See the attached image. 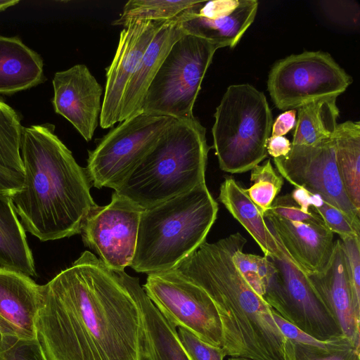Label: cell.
<instances>
[{
	"mask_svg": "<svg viewBox=\"0 0 360 360\" xmlns=\"http://www.w3.org/2000/svg\"><path fill=\"white\" fill-rule=\"evenodd\" d=\"M138 281L86 250L42 285L35 329L47 360H141Z\"/></svg>",
	"mask_w": 360,
	"mask_h": 360,
	"instance_id": "obj_1",
	"label": "cell"
},
{
	"mask_svg": "<svg viewBox=\"0 0 360 360\" xmlns=\"http://www.w3.org/2000/svg\"><path fill=\"white\" fill-rule=\"evenodd\" d=\"M55 129L51 123L22 127V187L11 197L25 231L41 241L80 233L96 205L85 168L77 164Z\"/></svg>",
	"mask_w": 360,
	"mask_h": 360,
	"instance_id": "obj_2",
	"label": "cell"
},
{
	"mask_svg": "<svg viewBox=\"0 0 360 360\" xmlns=\"http://www.w3.org/2000/svg\"><path fill=\"white\" fill-rule=\"evenodd\" d=\"M247 243L239 232L214 243L205 241L174 269L204 290L221 323L226 356L253 360H284L283 336L272 308L257 294L236 266L233 256Z\"/></svg>",
	"mask_w": 360,
	"mask_h": 360,
	"instance_id": "obj_3",
	"label": "cell"
},
{
	"mask_svg": "<svg viewBox=\"0 0 360 360\" xmlns=\"http://www.w3.org/2000/svg\"><path fill=\"white\" fill-rule=\"evenodd\" d=\"M205 135L195 117L174 119L115 192L146 210L205 184Z\"/></svg>",
	"mask_w": 360,
	"mask_h": 360,
	"instance_id": "obj_4",
	"label": "cell"
},
{
	"mask_svg": "<svg viewBox=\"0 0 360 360\" xmlns=\"http://www.w3.org/2000/svg\"><path fill=\"white\" fill-rule=\"evenodd\" d=\"M218 210L205 183L143 210L130 267L148 275L174 269L206 241Z\"/></svg>",
	"mask_w": 360,
	"mask_h": 360,
	"instance_id": "obj_5",
	"label": "cell"
},
{
	"mask_svg": "<svg viewBox=\"0 0 360 360\" xmlns=\"http://www.w3.org/2000/svg\"><path fill=\"white\" fill-rule=\"evenodd\" d=\"M214 116L213 146L221 170L244 173L267 157L273 116L262 91L249 84L229 86Z\"/></svg>",
	"mask_w": 360,
	"mask_h": 360,
	"instance_id": "obj_6",
	"label": "cell"
},
{
	"mask_svg": "<svg viewBox=\"0 0 360 360\" xmlns=\"http://www.w3.org/2000/svg\"><path fill=\"white\" fill-rule=\"evenodd\" d=\"M215 44L184 34L172 46L144 96L141 113L176 120L194 117L193 109Z\"/></svg>",
	"mask_w": 360,
	"mask_h": 360,
	"instance_id": "obj_7",
	"label": "cell"
},
{
	"mask_svg": "<svg viewBox=\"0 0 360 360\" xmlns=\"http://www.w3.org/2000/svg\"><path fill=\"white\" fill-rule=\"evenodd\" d=\"M174 120L139 113L119 122L89 151L85 170L91 185L115 190Z\"/></svg>",
	"mask_w": 360,
	"mask_h": 360,
	"instance_id": "obj_8",
	"label": "cell"
},
{
	"mask_svg": "<svg viewBox=\"0 0 360 360\" xmlns=\"http://www.w3.org/2000/svg\"><path fill=\"white\" fill-rule=\"evenodd\" d=\"M275 237L281 253L278 257H268L274 266V273L264 300L285 320L319 340L326 341L344 335L339 323L311 285L307 274Z\"/></svg>",
	"mask_w": 360,
	"mask_h": 360,
	"instance_id": "obj_9",
	"label": "cell"
},
{
	"mask_svg": "<svg viewBox=\"0 0 360 360\" xmlns=\"http://www.w3.org/2000/svg\"><path fill=\"white\" fill-rule=\"evenodd\" d=\"M352 82L351 76L329 53L304 51L276 63L267 88L274 105L286 111L321 98L338 97Z\"/></svg>",
	"mask_w": 360,
	"mask_h": 360,
	"instance_id": "obj_10",
	"label": "cell"
},
{
	"mask_svg": "<svg viewBox=\"0 0 360 360\" xmlns=\"http://www.w3.org/2000/svg\"><path fill=\"white\" fill-rule=\"evenodd\" d=\"M142 288L176 328H184L204 342L222 347L223 333L217 307L200 287L171 270L148 274Z\"/></svg>",
	"mask_w": 360,
	"mask_h": 360,
	"instance_id": "obj_11",
	"label": "cell"
},
{
	"mask_svg": "<svg viewBox=\"0 0 360 360\" xmlns=\"http://www.w3.org/2000/svg\"><path fill=\"white\" fill-rule=\"evenodd\" d=\"M333 138L316 146L291 145L288 155L274 158V162L283 179L295 187L319 194L360 233V212L350 202L341 181Z\"/></svg>",
	"mask_w": 360,
	"mask_h": 360,
	"instance_id": "obj_12",
	"label": "cell"
},
{
	"mask_svg": "<svg viewBox=\"0 0 360 360\" xmlns=\"http://www.w3.org/2000/svg\"><path fill=\"white\" fill-rule=\"evenodd\" d=\"M143 210L114 192L108 205L96 204L84 219L80 232L84 245L94 250L108 268L124 271L130 266L135 255Z\"/></svg>",
	"mask_w": 360,
	"mask_h": 360,
	"instance_id": "obj_13",
	"label": "cell"
},
{
	"mask_svg": "<svg viewBox=\"0 0 360 360\" xmlns=\"http://www.w3.org/2000/svg\"><path fill=\"white\" fill-rule=\"evenodd\" d=\"M257 9V0L197 1L176 19L185 34L219 49L233 48L255 20Z\"/></svg>",
	"mask_w": 360,
	"mask_h": 360,
	"instance_id": "obj_14",
	"label": "cell"
},
{
	"mask_svg": "<svg viewBox=\"0 0 360 360\" xmlns=\"http://www.w3.org/2000/svg\"><path fill=\"white\" fill-rule=\"evenodd\" d=\"M167 21L133 20L123 27L115 56L107 68L99 118V124L103 129L112 127L119 122L122 101L127 84L153 37Z\"/></svg>",
	"mask_w": 360,
	"mask_h": 360,
	"instance_id": "obj_15",
	"label": "cell"
},
{
	"mask_svg": "<svg viewBox=\"0 0 360 360\" xmlns=\"http://www.w3.org/2000/svg\"><path fill=\"white\" fill-rule=\"evenodd\" d=\"M52 84L56 113L68 120L86 141H91L102 110L101 84L84 64L56 72Z\"/></svg>",
	"mask_w": 360,
	"mask_h": 360,
	"instance_id": "obj_16",
	"label": "cell"
},
{
	"mask_svg": "<svg viewBox=\"0 0 360 360\" xmlns=\"http://www.w3.org/2000/svg\"><path fill=\"white\" fill-rule=\"evenodd\" d=\"M263 215L268 227L307 274H320L326 269L335 243L327 226L292 221L268 212Z\"/></svg>",
	"mask_w": 360,
	"mask_h": 360,
	"instance_id": "obj_17",
	"label": "cell"
},
{
	"mask_svg": "<svg viewBox=\"0 0 360 360\" xmlns=\"http://www.w3.org/2000/svg\"><path fill=\"white\" fill-rule=\"evenodd\" d=\"M41 288L30 276L0 266V328L6 336L37 338Z\"/></svg>",
	"mask_w": 360,
	"mask_h": 360,
	"instance_id": "obj_18",
	"label": "cell"
},
{
	"mask_svg": "<svg viewBox=\"0 0 360 360\" xmlns=\"http://www.w3.org/2000/svg\"><path fill=\"white\" fill-rule=\"evenodd\" d=\"M309 281L339 323L345 336L360 345V304L355 301L340 239L332 257L320 274H307Z\"/></svg>",
	"mask_w": 360,
	"mask_h": 360,
	"instance_id": "obj_19",
	"label": "cell"
},
{
	"mask_svg": "<svg viewBox=\"0 0 360 360\" xmlns=\"http://www.w3.org/2000/svg\"><path fill=\"white\" fill-rule=\"evenodd\" d=\"M184 34L176 18L165 22L156 33L127 84L119 122L141 113L151 82L173 44Z\"/></svg>",
	"mask_w": 360,
	"mask_h": 360,
	"instance_id": "obj_20",
	"label": "cell"
},
{
	"mask_svg": "<svg viewBox=\"0 0 360 360\" xmlns=\"http://www.w3.org/2000/svg\"><path fill=\"white\" fill-rule=\"evenodd\" d=\"M142 323L141 360H192L176 327L158 309L138 281L134 289Z\"/></svg>",
	"mask_w": 360,
	"mask_h": 360,
	"instance_id": "obj_21",
	"label": "cell"
},
{
	"mask_svg": "<svg viewBox=\"0 0 360 360\" xmlns=\"http://www.w3.org/2000/svg\"><path fill=\"white\" fill-rule=\"evenodd\" d=\"M45 80L41 56L18 37L0 35V94L11 95Z\"/></svg>",
	"mask_w": 360,
	"mask_h": 360,
	"instance_id": "obj_22",
	"label": "cell"
},
{
	"mask_svg": "<svg viewBox=\"0 0 360 360\" xmlns=\"http://www.w3.org/2000/svg\"><path fill=\"white\" fill-rule=\"evenodd\" d=\"M218 198L256 241L264 256L274 257L281 255L279 243L268 227L262 212L245 188L233 178H226L220 186Z\"/></svg>",
	"mask_w": 360,
	"mask_h": 360,
	"instance_id": "obj_23",
	"label": "cell"
},
{
	"mask_svg": "<svg viewBox=\"0 0 360 360\" xmlns=\"http://www.w3.org/2000/svg\"><path fill=\"white\" fill-rule=\"evenodd\" d=\"M0 266L29 276H37L25 231L17 217L11 197L0 194Z\"/></svg>",
	"mask_w": 360,
	"mask_h": 360,
	"instance_id": "obj_24",
	"label": "cell"
},
{
	"mask_svg": "<svg viewBox=\"0 0 360 360\" xmlns=\"http://www.w3.org/2000/svg\"><path fill=\"white\" fill-rule=\"evenodd\" d=\"M337 98H321L297 108L291 145L316 146L334 137L340 114Z\"/></svg>",
	"mask_w": 360,
	"mask_h": 360,
	"instance_id": "obj_25",
	"label": "cell"
},
{
	"mask_svg": "<svg viewBox=\"0 0 360 360\" xmlns=\"http://www.w3.org/2000/svg\"><path fill=\"white\" fill-rule=\"evenodd\" d=\"M333 139L341 181L350 202L360 212V122L338 124Z\"/></svg>",
	"mask_w": 360,
	"mask_h": 360,
	"instance_id": "obj_26",
	"label": "cell"
},
{
	"mask_svg": "<svg viewBox=\"0 0 360 360\" xmlns=\"http://www.w3.org/2000/svg\"><path fill=\"white\" fill-rule=\"evenodd\" d=\"M359 347L345 335L326 340L322 345L302 344L286 338L284 360H359Z\"/></svg>",
	"mask_w": 360,
	"mask_h": 360,
	"instance_id": "obj_27",
	"label": "cell"
},
{
	"mask_svg": "<svg viewBox=\"0 0 360 360\" xmlns=\"http://www.w3.org/2000/svg\"><path fill=\"white\" fill-rule=\"evenodd\" d=\"M196 2L193 0H130L112 25L124 27L133 20H170Z\"/></svg>",
	"mask_w": 360,
	"mask_h": 360,
	"instance_id": "obj_28",
	"label": "cell"
},
{
	"mask_svg": "<svg viewBox=\"0 0 360 360\" xmlns=\"http://www.w3.org/2000/svg\"><path fill=\"white\" fill-rule=\"evenodd\" d=\"M21 119L17 111L0 98V165L23 174Z\"/></svg>",
	"mask_w": 360,
	"mask_h": 360,
	"instance_id": "obj_29",
	"label": "cell"
},
{
	"mask_svg": "<svg viewBox=\"0 0 360 360\" xmlns=\"http://www.w3.org/2000/svg\"><path fill=\"white\" fill-rule=\"evenodd\" d=\"M292 198L305 212L314 211L321 216L326 226L340 237L359 235L345 215L337 207L326 201L319 194L303 187H295L290 193Z\"/></svg>",
	"mask_w": 360,
	"mask_h": 360,
	"instance_id": "obj_30",
	"label": "cell"
},
{
	"mask_svg": "<svg viewBox=\"0 0 360 360\" xmlns=\"http://www.w3.org/2000/svg\"><path fill=\"white\" fill-rule=\"evenodd\" d=\"M250 171V181L252 184L245 190L264 214L281 191L284 179L276 172L270 160L255 166Z\"/></svg>",
	"mask_w": 360,
	"mask_h": 360,
	"instance_id": "obj_31",
	"label": "cell"
},
{
	"mask_svg": "<svg viewBox=\"0 0 360 360\" xmlns=\"http://www.w3.org/2000/svg\"><path fill=\"white\" fill-rule=\"evenodd\" d=\"M238 249L233 256V262L243 278L259 296H264L274 273V266L266 256L243 252Z\"/></svg>",
	"mask_w": 360,
	"mask_h": 360,
	"instance_id": "obj_32",
	"label": "cell"
},
{
	"mask_svg": "<svg viewBox=\"0 0 360 360\" xmlns=\"http://www.w3.org/2000/svg\"><path fill=\"white\" fill-rule=\"evenodd\" d=\"M264 212L292 221L326 226L323 219L316 212L302 211L290 193L277 196L270 207Z\"/></svg>",
	"mask_w": 360,
	"mask_h": 360,
	"instance_id": "obj_33",
	"label": "cell"
},
{
	"mask_svg": "<svg viewBox=\"0 0 360 360\" xmlns=\"http://www.w3.org/2000/svg\"><path fill=\"white\" fill-rule=\"evenodd\" d=\"M340 240L354 297L360 304V236H342Z\"/></svg>",
	"mask_w": 360,
	"mask_h": 360,
	"instance_id": "obj_34",
	"label": "cell"
},
{
	"mask_svg": "<svg viewBox=\"0 0 360 360\" xmlns=\"http://www.w3.org/2000/svg\"><path fill=\"white\" fill-rule=\"evenodd\" d=\"M178 336L192 360H224L226 356L221 347L211 345L187 329L178 327Z\"/></svg>",
	"mask_w": 360,
	"mask_h": 360,
	"instance_id": "obj_35",
	"label": "cell"
},
{
	"mask_svg": "<svg viewBox=\"0 0 360 360\" xmlns=\"http://www.w3.org/2000/svg\"><path fill=\"white\" fill-rule=\"evenodd\" d=\"M0 360H47L38 340L11 337L0 352Z\"/></svg>",
	"mask_w": 360,
	"mask_h": 360,
	"instance_id": "obj_36",
	"label": "cell"
},
{
	"mask_svg": "<svg viewBox=\"0 0 360 360\" xmlns=\"http://www.w3.org/2000/svg\"><path fill=\"white\" fill-rule=\"evenodd\" d=\"M23 174L0 165V194L12 196L22 186Z\"/></svg>",
	"mask_w": 360,
	"mask_h": 360,
	"instance_id": "obj_37",
	"label": "cell"
},
{
	"mask_svg": "<svg viewBox=\"0 0 360 360\" xmlns=\"http://www.w3.org/2000/svg\"><path fill=\"white\" fill-rule=\"evenodd\" d=\"M296 124V110H288L279 115L272 124L271 136H282L288 133Z\"/></svg>",
	"mask_w": 360,
	"mask_h": 360,
	"instance_id": "obj_38",
	"label": "cell"
},
{
	"mask_svg": "<svg viewBox=\"0 0 360 360\" xmlns=\"http://www.w3.org/2000/svg\"><path fill=\"white\" fill-rule=\"evenodd\" d=\"M290 148L291 143L285 136H271L267 140V153L274 158L285 156L290 152Z\"/></svg>",
	"mask_w": 360,
	"mask_h": 360,
	"instance_id": "obj_39",
	"label": "cell"
},
{
	"mask_svg": "<svg viewBox=\"0 0 360 360\" xmlns=\"http://www.w3.org/2000/svg\"><path fill=\"white\" fill-rule=\"evenodd\" d=\"M18 3V0H0V11H4Z\"/></svg>",
	"mask_w": 360,
	"mask_h": 360,
	"instance_id": "obj_40",
	"label": "cell"
},
{
	"mask_svg": "<svg viewBox=\"0 0 360 360\" xmlns=\"http://www.w3.org/2000/svg\"><path fill=\"white\" fill-rule=\"evenodd\" d=\"M11 337L6 336L0 328V352Z\"/></svg>",
	"mask_w": 360,
	"mask_h": 360,
	"instance_id": "obj_41",
	"label": "cell"
},
{
	"mask_svg": "<svg viewBox=\"0 0 360 360\" xmlns=\"http://www.w3.org/2000/svg\"><path fill=\"white\" fill-rule=\"evenodd\" d=\"M228 360H253V359L244 358V357H231Z\"/></svg>",
	"mask_w": 360,
	"mask_h": 360,
	"instance_id": "obj_42",
	"label": "cell"
}]
</instances>
